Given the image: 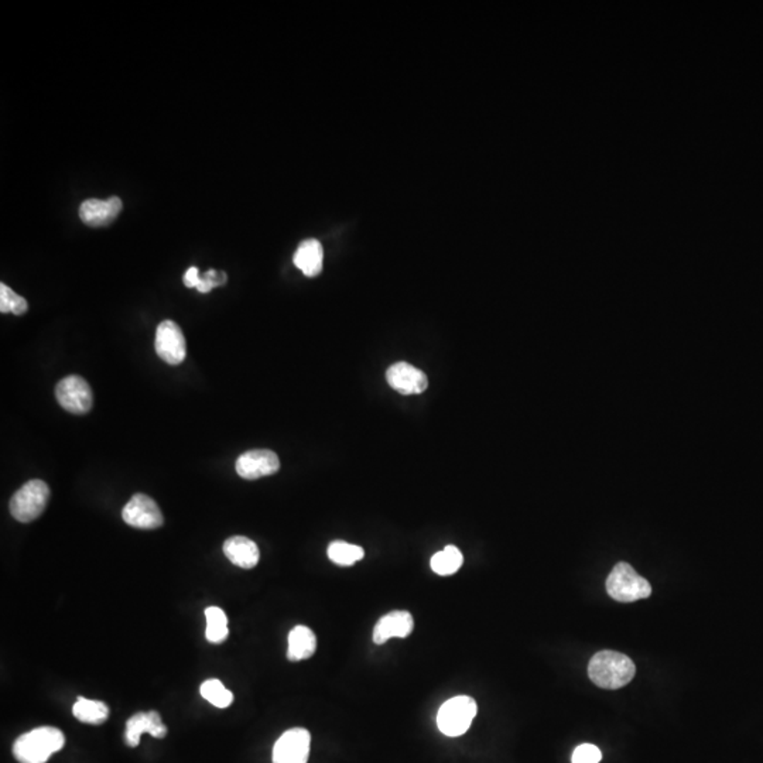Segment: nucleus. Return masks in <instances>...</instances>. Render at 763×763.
<instances>
[{
  "label": "nucleus",
  "mask_w": 763,
  "mask_h": 763,
  "mask_svg": "<svg viewBox=\"0 0 763 763\" xmlns=\"http://www.w3.org/2000/svg\"><path fill=\"white\" fill-rule=\"evenodd\" d=\"M227 283V273L225 272H218L215 269H210L204 276H201L197 290L199 293H210L216 286H222Z\"/></svg>",
  "instance_id": "nucleus-25"
},
{
  "label": "nucleus",
  "mask_w": 763,
  "mask_h": 763,
  "mask_svg": "<svg viewBox=\"0 0 763 763\" xmlns=\"http://www.w3.org/2000/svg\"><path fill=\"white\" fill-rule=\"evenodd\" d=\"M50 500V488L41 480H31L24 483L11 499V514L17 522L29 524L38 519Z\"/></svg>",
  "instance_id": "nucleus-4"
},
{
  "label": "nucleus",
  "mask_w": 763,
  "mask_h": 763,
  "mask_svg": "<svg viewBox=\"0 0 763 763\" xmlns=\"http://www.w3.org/2000/svg\"><path fill=\"white\" fill-rule=\"evenodd\" d=\"M55 398L63 409L71 415H87L94 403L88 382L77 375L67 376L58 382L55 386Z\"/></svg>",
  "instance_id": "nucleus-6"
},
{
  "label": "nucleus",
  "mask_w": 763,
  "mask_h": 763,
  "mask_svg": "<svg viewBox=\"0 0 763 763\" xmlns=\"http://www.w3.org/2000/svg\"><path fill=\"white\" fill-rule=\"evenodd\" d=\"M122 517L129 526L145 531L157 529L164 524L159 505L145 493H136L135 497L129 500L123 507Z\"/></svg>",
  "instance_id": "nucleus-8"
},
{
  "label": "nucleus",
  "mask_w": 763,
  "mask_h": 763,
  "mask_svg": "<svg viewBox=\"0 0 763 763\" xmlns=\"http://www.w3.org/2000/svg\"><path fill=\"white\" fill-rule=\"evenodd\" d=\"M328 558L341 567H349L358 563L365 556L364 549L359 548L356 544L347 543V541H332L328 546Z\"/></svg>",
  "instance_id": "nucleus-19"
},
{
  "label": "nucleus",
  "mask_w": 763,
  "mask_h": 763,
  "mask_svg": "<svg viewBox=\"0 0 763 763\" xmlns=\"http://www.w3.org/2000/svg\"><path fill=\"white\" fill-rule=\"evenodd\" d=\"M206 632L205 636L211 643H221L230 635L228 618L225 612L218 607L205 609Z\"/></svg>",
  "instance_id": "nucleus-21"
},
{
  "label": "nucleus",
  "mask_w": 763,
  "mask_h": 763,
  "mask_svg": "<svg viewBox=\"0 0 763 763\" xmlns=\"http://www.w3.org/2000/svg\"><path fill=\"white\" fill-rule=\"evenodd\" d=\"M463 553L456 546H447L432 558V570L439 575H453L463 566Z\"/></svg>",
  "instance_id": "nucleus-20"
},
{
  "label": "nucleus",
  "mask_w": 763,
  "mask_h": 763,
  "mask_svg": "<svg viewBox=\"0 0 763 763\" xmlns=\"http://www.w3.org/2000/svg\"><path fill=\"white\" fill-rule=\"evenodd\" d=\"M155 354L169 365H180L186 359L187 345L181 328L172 320L162 321L155 341Z\"/></svg>",
  "instance_id": "nucleus-7"
},
{
  "label": "nucleus",
  "mask_w": 763,
  "mask_h": 763,
  "mask_svg": "<svg viewBox=\"0 0 763 763\" xmlns=\"http://www.w3.org/2000/svg\"><path fill=\"white\" fill-rule=\"evenodd\" d=\"M235 468L240 478L255 481L281 470V459L271 449H252L237 459Z\"/></svg>",
  "instance_id": "nucleus-10"
},
{
  "label": "nucleus",
  "mask_w": 763,
  "mask_h": 763,
  "mask_svg": "<svg viewBox=\"0 0 763 763\" xmlns=\"http://www.w3.org/2000/svg\"><path fill=\"white\" fill-rule=\"evenodd\" d=\"M601 759V750L592 743H583L573 753V763H600Z\"/></svg>",
  "instance_id": "nucleus-24"
},
{
  "label": "nucleus",
  "mask_w": 763,
  "mask_h": 763,
  "mask_svg": "<svg viewBox=\"0 0 763 763\" xmlns=\"http://www.w3.org/2000/svg\"><path fill=\"white\" fill-rule=\"evenodd\" d=\"M317 649V638L314 632L307 626L298 625L289 633L288 658L291 662H300L314 655Z\"/></svg>",
  "instance_id": "nucleus-17"
},
{
  "label": "nucleus",
  "mask_w": 763,
  "mask_h": 763,
  "mask_svg": "<svg viewBox=\"0 0 763 763\" xmlns=\"http://www.w3.org/2000/svg\"><path fill=\"white\" fill-rule=\"evenodd\" d=\"M183 281L187 288H198L199 281H201V274H199L198 267H189V271L184 274Z\"/></svg>",
  "instance_id": "nucleus-26"
},
{
  "label": "nucleus",
  "mask_w": 763,
  "mask_h": 763,
  "mask_svg": "<svg viewBox=\"0 0 763 763\" xmlns=\"http://www.w3.org/2000/svg\"><path fill=\"white\" fill-rule=\"evenodd\" d=\"M390 388L400 395H420L429 388L426 373L407 362H398L386 372Z\"/></svg>",
  "instance_id": "nucleus-11"
},
{
  "label": "nucleus",
  "mask_w": 763,
  "mask_h": 763,
  "mask_svg": "<svg viewBox=\"0 0 763 763\" xmlns=\"http://www.w3.org/2000/svg\"><path fill=\"white\" fill-rule=\"evenodd\" d=\"M476 711H478V706L475 700L468 696L453 697L444 702L439 709L437 714L439 730L451 738L464 735L470 730Z\"/></svg>",
  "instance_id": "nucleus-5"
},
{
  "label": "nucleus",
  "mask_w": 763,
  "mask_h": 763,
  "mask_svg": "<svg viewBox=\"0 0 763 763\" xmlns=\"http://www.w3.org/2000/svg\"><path fill=\"white\" fill-rule=\"evenodd\" d=\"M415 628V619L407 611H393L379 619L373 629V641L383 645L389 639L407 638Z\"/></svg>",
  "instance_id": "nucleus-13"
},
{
  "label": "nucleus",
  "mask_w": 763,
  "mask_h": 763,
  "mask_svg": "<svg viewBox=\"0 0 763 763\" xmlns=\"http://www.w3.org/2000/svg\"><path fill=\"white\" fill-rule=\"evenodd\" d=\"M636 666L628 656L614 650L595 653L588 665V675L598 687L616 690L635 677Z\"/></svg>",
  "instance_id": "nucleus-1"
},
{
  "label": "nucleus",
  "mask_w": 763,
  "mask_h": 763,
  "mask_svg": "<svg viewBox=\"0 0 763 763\" xmlns=\"http://www.w3.org/2000/svg\"><path fill=\"white\" fill-rule=\"evenodd\" d=\"M72 714L81 723L101 725L109 718V708L105 702L78 697L72 707Z\"/></svg>",
  "instance_id": "nucleus-18"
},
{
  "label": "nucleus",
  "mask_w": 763,
  "mask_h": 763,
  "mask_svg": "<svg viewBox=\"0 0 763 763\" xmlns=\"http://www.w3.org/2000/svg\"><path fill=\"white\" fill-rule=\"evenodd\" d=\"M29 310L28 301L19 294L14 293L9 286L0 284V311L13 313L14 315H23Z\"/></svg>",
  "instance_id": "nucleus-23"
},
{
  "label": "nucleus",
  "mask_w": 763,
  "mask_h": 763,
  "mask_svg": "<svg viewBox=\"0 0 763 763\" xmlns=\"http://www.w3.org/2000/svg\"><path fill=\"white\" fill-rule=\"evenodd\" d=\"M65 745L63 731L54 726H40L17 738L13 755L21 763H46L53 753Z\"/></svg>",
  "instance_id": "nucleus-2"
},
{
  "label": "nucleus",
  "mask_w": 763,
  "mask_h": 763,
  "mask_svg": "<svg viewBox=\"0 0 763 763\" xmlns=\"http://www.w3.org/2000/svg\"><path fill=\"white\" fill-rule=\"evenodd\" d=\"M293 262L307 277H315L323 271L324 249L317 239L303 240L298 245Z\"/></svg>",
  "instance_id": "nucleus-16"
},
{
  "label": "nucleus",
  "mask_w": 763,
  "mask_h": 763,
  "mask_svg": "<svg viewBox=\"0 0 763 763\" xmlns=\"http://www.w3.org/2000/svg\"><path fill=\"white\" fill-rule=\"evenodd\" d=\"M607 592L615 601L633 602L652 594V587L628 563H618L607 578Z\"/></svg>",
  "instance_id": "nucleus-3"
},
{
  "label": "nucleus",
  "mask_w": 763,
  "mask_h": 763,
  "mask_svg": "<svg viewBox=\"0 0 763 763\" xmlns=\"http://www.w3.org/2000/svg\"><path fill=\"white\" fill-rule=\"evenodd\" d=\"M149 733L155 738H164L167 735V726L163 724L159 713H138L130 717L126 723V745L136 748L140 742L142 734Z\"/></svg>",
  "instance_id": "nucleus-14"
},
{
  "label": "nucleus",
  "mask_w": 763,
  "mask_h": 763,
  "mask_svg": "<svg viewBox=\"0 0 763 763\" xmlns=\"http://www.w3.org/2000/svg\"><path fill=\"white\" fill-rule=\"evenodd\" d=\"M122 208V199L119 197H111L108 199H87L80 206V218L85 225L89 227H106L116 220V216L121 214Z\"/></svg>",
  "instance_id": "nucleus-12"
},
{
  "label": "nucleus",
  "mask_w": 763,
  "mask_h": 763,
  "mask_svg": "<svg viewBox=\"0 0 763 763\" xmlns=\"http://www.w3.org/2000/svg\"><path fill=\"white\" fill-rule=\"evenodd\" d=\"M223 554L232 565L245 570L256 567L260 558L257 544L245 536L230 537L223 543Z\"/></svg>",
  "instance_id": "nucleus-15"
},
{
  "label": "nucleus",
  "mask_w": 763,
  "mask_h": 763,
  "mask_svg": "<svg viewBox=\"0 0 763 763\" xmlns=\"http://www.w3.org/2000/svg\"><path fill=\"white\" fill-rule=\"evenodd\" d=\"M311 735L305 728H291L276 741L273 763H307Z\"/></svg>",
  "instance_id": "nucleus-9"
},
{
  "label": "nucleus",
  "mask_w": 763,
  "mask_h": 763,
  "mask_svg": "<svg viewBox=\"0 0 763 763\" xmlns=\"http://www.w3.org/2000/svg\"><path fill=\"white\" fill-rule=\"evenodd\" d=\"M201 696L216 708H227L233 702V694L216 679L206 680L199 689Z\"/></svg>",
  "instance_id": "nucleus-22"
}]
</instances>
